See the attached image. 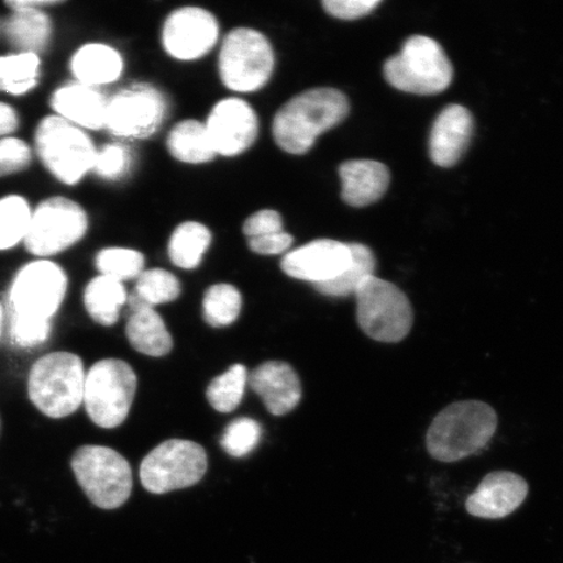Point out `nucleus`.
I'll return each mask as SVG.
<instances>
[{
    "label": "nucleus",
    "instance_id": "obj_1",
    "mask_svg": "<svg viewBox=\"0 0 563 563\" xmlns=\"http://www.w3.org/2000/svg\"><path fill=\"white\" fill-rule=\"evenodd\" d=\"M350 102L343 91L314 88L291 98L277 111L273 137L282 151L305 156L317 139L347 118Z\"/></svg>",
    "mask_w": 563,
    "mask_h": 563
},
{
    "label": "nucleus",
    "instance_id": "obj_2",
    "mask_svg": "<svg viewBox=\"0 0 563 563\" xmlns=\"http://www.w3.org/2000/svg\"><path fill=\"white\" fill-rule=\"evenodd\" d=\"M497 426L496 411L481 400L450 405L443 408L428 429V453L443 463L462 461L487 446Z\"/></svg>",
    "mask_w": 563,
    "mask_h": 563
},
{
    "label": "nucleus",
    "instance_id": "obj_3",
    "mask_svg": "<svg viewBox=\"0 0 563 563\" xmlns=\"http://www.w3.org/2000/svg\"><path fill=\"white\" fill-rule=\"evenodd\" d=\"M86 377L79 356L54 352L34 363L27 391L33 405L46 417L67 418L84 402Z\"/></svg>",
    "mask_w": 563,
    "mask_h": 563
},
{
    "label": "nucleus",
    "instance_id": "obj_4",
    "mask_svg": "<svg viewBox=\"0 0 563 563\" xmlns=\"http://www.w3.org/2000/svg\"><path fill=\"white\" fill-rule=\"evenodd\" d=\"M385 79L390 86L412 95H438L450 87L453 66L432 38L413 35L402 51L385 63Z\"/></svg>",
    "mask_w": 563,
    "mask_h": 563
},
{
    "label": "nucleus",
    "instance_id": "obj_5",
    "mask_svg": "<svg viewBox=\"0 0 563 563\" xmlns=\"http://www.w3.org/2000/svg\"><path fill=\"white\" fill-rule=\"evenodd\" d=\"M276 56L269 40L251 27H236L224 37L218 56L223 86L235 93H255L272 79Z\"/></svg>",
    "mask_w": 563,
    "mask_h": 563
},
{
    "label": "nucleus",
    "instance_id": "obj_6",
    "mask_svg": "<svg viewBox=\"0 0 563 563\" xmlns=\"http://www.w3.org/2000/svg\"><path fill=\"white\" fill-rule=\"evenodd\" d=\"M357 322L373 341L398 343L410 334L413 309L410 300L391 282L369 277L355 292Z\"/></svg>",
    "mask_w": 563,
    "mask_h": 563
},
{
    "label": "nucleus",
    "instance_id": "obj_7",
    "mask_svg": "<svg viewBox=\"0 0 563 563\" xmlns=\"http://www.w3.org/2000/svg\"><path fill=\"white\" fill-rule=\"evenodd\" d=\"M35 150L55 178L74 186L93 168L97 150L79 126L47 117L35 131Z\"/></svg>",
    "mask_w": 563,
    "mask_h": 563
},
{
    "label": "nucleus",
    "instance_id": "obj_8",
    "mask_svg": "<svg viewBox=\"0 0 563 563\" xmlns=\"http://www.w3.org/2000/svg\"><path fill=\"white\" fill-rule=\"evenodd\" d=\"M137 389L136 373L118 358H104L90 368L84 386V405L91 421L111 429L129 417Z\"/></svg>",
    "mask_w": 563,
    "mask_h": 563
},
{
    "label": "nucleus",
    "instance_id": "obj_9",
    "mask_svg": "<svg viewBox=\"0 0 563 563\" xmlns=\"http://www.w3.org/2000/svg\"><path fill=\"white\" fill-rule=\"evenodd\" d=\"M74 474L80 487L98 508H121L132 492V470L125 457L110 448L82 446L73 457Z\"/></svg>",
    "mask_w": 563,
    "mask_h": 563
},
{
    "label": "nucleus",
    "instance_id": "obj_10",
    "mask_svg": "<svg viewBox=\"0 0 563 563\" xmlns=\"http://www.w3.org/2000/svg\"><path fill=\"white\" fill-rule=\"evenodd\" d=\"M208 468L206 450L199 443L170 440L145 456L140 467L144 488L154 495L192 487Z\"/></svg>",
    "mask_w": 563,
    "mask_h": 563
},
{
    "label": "nucleus",
    "instance_id": "obj_11",
    "mask_svg": "<svg viewBox=\"0 0 563 563\" xmlns=\"http://www.w3.org/2000/svg\"><path fill=\"white\" fill-rule=\"evenodd\" d=\"M168 103L151 84H133L110 98L104 129L122 139L144 140L156 133L167 117Z\"/></svg>",
    "mask_w": 563,
    "mask_h": 563
},
{
    "label": "nucleus",
    "instance_id": "obj_12",
    "mask_svg": "<svg viewBox=\"0 0 563 563\" xmlns=\"http://www.w3.org/2000/svg\"><path fill=\"white\" fill-rule=\"evenodd\" d=\"M87 230L88 217L79 203L66 197H53L41 202L32 213L24 242L33 255L47 257L79 242Z\"/></svg>",
    "mask_w": 563,
    "mask_h": 563
},
{
    "label": "nucleus",
    "instance_id": "obj_13",
    "mask_svg": "<svg viewBox=\"0 0 563 563\" xmlns=\"http://www.w3.org/2000/svg\"><path fill=\"white\" fill-rule=\"evenodd\" d=\"M67 277L52 262L27 264L18 273L10 291V313L51 321L66 297Z\"/></svg>",
    "mask_w": 563,
    "mask_h": 563
},
{
    "label": "nucleus",
    "instance_id": "obj_14",
    "mask_svg": "<svg viewBox=\"0 0 563 563\" xmlns=\"http://www.w3.org/2000/svg\"><path fill=\"white\" fill-rule=\"evenodd\" d=\"M220 25L213 13L200 7H181L167 16L162 27V45L172 58L201 59L217 45Z\"/></svg>",
    "mask_w": 563,
    "mask_h": 563
},
{
    "label": "nucleus",
    "instance_id": "obj_15",
    "mask_svg": "<svg viewBox=\"0 0 563 563\" xmlns=\"http://www.w3.org/2000/svg\"><path fill=\"white\" fill-rule=\"evenodd\" d=\"M206 126L217 156L230 158L251 150L260 131L256 111L236 97L216 103Z\"/></svg>",
    "mask_w": 563,
    "mask_h": 563
},
{
    "label": "nucleus",
    "instance_id": "obj_16",
    "mask_svg": "<svg viewBox=\"0 0 563 563\" xmlns=\"http://www.w3.org/2000/svg\"><path fill=\"white\" fill-rule=\"evenodd\" d=\"M350 263V243L317 239L287 252L280 267L288 277L319 286L340 277Z\"/></svg>",
    "mask_w": 563,
    "mask_h": 563
},
{
    "label": "nucleus",
    "instance_id": "obj_17",
    "mask_svg": "<svg viewBox=\"0 0 563 563\" xmlns=\"http://www.w3.org/2000/svg\"><path fill=\"white\" fill-rule=\"evenodd\" d=\"M528 496V484L522 476L510 471H495L485 476L467 498L470 516L483 519H501L516 511Z\"/></svg>",
    "mask_w": 563,
    "mask_h": 563
},
{
    "label": "nucleus",
    "instance_id": "obj_18",
    "mask_svg": "<svg viewBox=\"0 0 563 563\" xmlns=\"http://www.w3.org/2000/svg\"><path fill=\"white\" fill-rule=\"evenodd\" d=\"M474 131L471 112L461 104H450L433 123L429 153L435 165L452 167L466 153Z\"/></svg>",
    "mask_w": 563,
    "mask_h": 563
},
{
    "label": "nucleus",
    "instance_id": "obj_19",
    "mask_svg": "<svg viewBox=\"0 0 563 563\" xmlns=\"http://www.w3.org/2000/svg\"><path fill=\"white\" fill-rule=\"evenodd\" d=\"M249 383L273 415L282 417L291 412L301 399L300 379L290 365L267 362L251 373Z\"/></svg>",
    "mask_w": 563,
    "mask_h": 563
},
{
    "label": "nucleus",
    "instance_id": "obj_20",
    "mask_svg": "<svg viewBox=\"0 0 563 563\" xmlns=\"http://www.w3.org/2000/svg\"><path fill=\"white\" fill-rule=\"evenodd\" d=\"M342 200L350 207L363 208L377 202L389 188L390 173L382 162L352 159L340 166Z\"/></svg>",
    "mask_w": 563,
    "mask_h": 563
},
{
    "label": "nucleus",
    "instance_id": "obj_21",
    "mask_svg": "<svg viewBox=\"0 0 563 563\" xmlns=\"http://www.w3.org/2000/svg\"><path fill=\"white\" fill-rule=\"evenodd\" d=\"M108 101L97 88L77 82L56 90L52 106L70 124L97 131L104 129Z\"/></svg>",
    "mask_w": 563,
    "mask_h": 563
},
{
    "label": "nucleus",
    "instance_id": "obj_22",
    "mask_svg": "<svg viewBox=\"0 0 563 563\" xmlns=\"http://www.w3.org/2000/svg\"><path fill=\"white\" fill-rule=\"evenodd\" d=\"M130 319L125 333L132 347L147 356H164L173 349V338L162 317L135 292L129 298Z\"/></svg>",
    "mask_w": 563,
    "mask_h": 563
},
{
    "label": "nucleus",
    "instance_id": "obj_23",
    "mask_svg": "<svg viewBox=\"0 0 563 563\" xmlns=\"http://www.w3.org/2000/svg\"><path fill=\"white\" fill-rule=\"evenodd\" d=\"M124 63L115 48L102 44L82 46L74 55L70 69L84 86L100 87L122 76Z\"/></svg>",
    "mask_w": 563,
    "mask_h": 563
},
{
    "label": "nucleus",
    "instance_id": "obj_24",
    "mask_svg": "<svg viewBox=\"0 0 563 563\" xmlns=\"http://www.w3.org/2000/svg\"><path fill=\"white\" fill-rule=\"evenodd\" d=\"M167 151L183 164L202 165L217 157L206 123L187 119L173 126L167 136Z\"/></svg>",
    "mask_w": 563,
    "mask_h": 563
},
{
    "label": "nucleus",
    "instance_id": "obj_25",
    "mask_svg": "<svg viewBox=\"0 0 563 563\" xmlns=\"http://www.w3.org/2000/svg\"><path fill=\"white\" fill-rule=\"evenodd\" d=\"M7 40L21 53H41L52 37V23L40 10L13 11L4 23Z\"/></svg>",
    "mask_w": 563,
    "mask_h": 563
},
{
    "label": "nucleus",
    "instance_id": "obj_26",
    "mask_svg": "<svg viewBox=\"0 0 563 563\" xmlns=\"http://www.w3.org/2000/svg\"><path fill=\"white\" fill-rule=\"evenodd\" d=\"M126 300L129 295L122 282L104 276L91 279L84 292L88 313L103 327L114 325Z\"/></svg>",
    "mask_w": 563,
    "mask_h": 563
},
{
    "label": "nucleus",
    "instance_id": "obj_27",
    "mask_svg": "<svg viewBox=\"0 0 563 563\" xmlns=\"http://www.w3.org/2000/svg\"><path fill=\"white\" fill-rule=\"evenodd\" d=\"M211 244V232L200 222L187 221L179 224L168 242V257L180 269H196Z\"/></svg>",
    "mask_w": 563,
    "mask_h": 563
},
{
    "label": "nucleus",
    "instance_id": "obj_28",
    "mask_svg": "<svg viewBox=\"0 0 563 563\" xmlns=\"http://www.w3.org/2000/svg\"><path fill=\"white\" fill-rule=\"evenodd\" d=\"M350 246L351 263L347 269L336 279L314 286L317 291L332 298L350 297L365 280L375 276L376 257L369 246L361 243H350Z\"/></svg>",
    "mask_w": 563,
    "mask_h": 563
},
{
    "label": "nucleus",
    "instance_id": "obj_29",
    "mask_svg": "<svg viewBox=\"0 0 563 563\" xmlns=\"http://www.w3.org/2000/svg\"><path fill=\"white\" fill-rule=\"evenodd\" d=\"M38 55L20 53L0 58V90L13 96L27 93L37 86Z\"/></svg>",
    "mask_w": 563,
    "mask_h": 563
},
{
    "label": "nucleus",
    "instance_id": "obj_30",
    "mask_svg": "<svg viewBox=\"0 0 563 563\" xmlns=\"http://www.w3.org/2000/svg\"><path fill=\"white\" fill-rule=\"evenodd\" d=\"M202 306L203 319L210 327H229L241 314L242 294L232 285L218 284L208 288Z\"/></svg>",
    "mask_w": 563,
    "mask_h": 563
},
{
    "label": "nucleus",
    "instance_id": "obj_31",
    "mask_svg": "<svg viewBox=\"0 0 563 563\" xmlns=\"http://www.w3.org/2000/svg\"><path fill=\"white\" fill-rule=\"evenodd\" d=\"M31 220L32 211L23 197L9 196L0 200V251L24 241Z\"/></svg>",
    "mask_w": 563,
    "mask_h": 563
},
{
    "label": "nucleus",
    "instance_id": "obj_32",
    "mask_svg": "<svg viewBox=\"0 0 563 563\" xmlns=\"http://www.w3.org/2000/svg\"><path fill=\"white\" fill-rule=\"evenodd\" d=\"M246 383H249V372L244 365H234L210 383L207 391L209 404L223 413L234 411L242 402Z\"/></svg>",
    "mask_w": 563,
    "mask_h": 563
},
{
    "label": "nucleus",
    "instance_id": "obj_33",
    "mask_svg": "<svg viewBox=\"0 0 563 563\" xmlns=\"http://www.w3.org/2000/svg\"><path fill=\"white\" fill-rule=\"evenodd\" d=\"M144 265L143 253L122 249V246L102 250L96 257V266L101 272V276L122 282V284L124 280L137 279L144 272Z\"/></svg>",
    "mask_w": 563,
    "mask_h": 563
},
{
    "label": "nucleus",
    "instance_id": "obj_34",
    "mask_svg": "<svg viewBox=\"0 0 563 563\" xmlns=\"http://www.w3.org/2000/svg\"><path fill=\"white\" fill-rule=\"evenodd\" d=\"M147 306L156 307L179 298L180 282L165 269H147L140 274L135 291Z\"/></svg>",
    "mask_w": 563,
    "mask_h": 563
},
{
    "label": "nucleus",
    "instance_id": "obj_35",
    "mask_svg": "<svg viewBox=\"0 0 563 563\" xmlns=\"http://www.w3.org/2000/svg\"><path fill=\"white\" fill-rule=\"evenodd\" d=\"M262 439V427L256 420L241 418L231 422L222 435L221 445L231 456L250 454Z\"/></svg>",
    "mask_w": 563,
    "mask_h": 563
},
{
    "label": "nucleus",
    "instance_id": "obj_36",
    "mask_svg": "<svg viewBox=\"0 0 563 563\" xmlns=\"http://www.w3.org/2000/svg\"><path fill=\"white\" fill-rule=\"evenodd\" d=\"M133 165V156L123 144H109L97 151L93 170L104 180H121L129 175Z\"/></svg>",
    "mask_w": 563,
    "mask_h": 563
},
{
    "label": "nucleus",
    "instance_id": "obj_37",
    "mask_svg": "<svg viewBox=\"0 0 563 563\" xmlns=\"http://www.w3.org/2000/svg\"><path fill=\"white\" fill-rule=\"evenodd\" d=\"M31 162V147L23 140L0 139V178L25 170Z\"/></svg>",
    "mask_w": 563,
    "mask_h": 563
},
{
    "label": "nucleus",
    "instance_id": "obj_38",
    "mask_svg": "<svg viewBox=\"0 0 563 563\" xmlns=\"http://www.w3.org/2000/svg\"><path fill=\"white\" fill-rule=\"evenodd\" d=\"M11 334L21 347H33L45 342L51 334V321L27 319L10 313Z\"/></svg>",
    "mask_w": 563,
    "mask_h": 563
},
{
    "label": "nucleus",
    "instance_id": "obj_39",
    "mask_svg": "<svg viewBox=\"0 0 563 563\" xmlns=\"http://www.w3.org/2000/svg\"><path fill=\"white\" fill-rule=\"evenodd\" d=\"M284 231V220L277 210L263 209L246 218L243 232L246 239L277 234Z\"/></svg>",
    "mask_w": 563,
    "mask_h": 563
},
{
    "label": "nucleus",
    "instance_id": "obj_40",
    "mask_svg": "<svg viewBox=\"0 0 563 563\" xmlns=\"http://www.w3.org/2000/svg\"><path fill=\"white\" fill-rule=\"evenodd\" d=\"M382 4V0H325L323 9L330 16L341 20H356L369 15Z\"/></svg>",
    "mask_w": 563,
    "mask_h": 563
},
{
    "label": "nucleus",
    "instance_id": "obj_41",
    "mask_svg": "<svg viewBox=\"0 0 563 563\" xmlns=\"http://www.w3.org/2000/svg\"><path fill=\"white\" fill-rule=\"evenodd\" d=\"M294 236L287 234L285 231L277 232V234L249 239L250 250L257 253V255L264 256L282 255V253L290 250Z\"/></svg>",
    "mask_w": 563,
    "mask_h": 563
},
{
    "label": "nucleus",
    "instance_id": "obj_42",
    "mask_svg": "<svg viewBox=\"0 0 563 563\" xmlns=\"http://www.w3.org/2000/svg\"><path fill=\"white\" fill-rule=\"evenodd\" d=\"M19 126L16 111L11 106L0 102V136L11 135Z\"/></svg>",
    "mask_w": 563,
    "mask_h": 563
},
{
    "label": "nucleus",
    "instance_id": "obj_43",
    "mask_svg": "<svg viewBox=\"0 0 563 563\" xmlns=\"http://www.w3.org/2000/svg\"><path fill=\"white\" fill-rule=\"evenodd\" d=\"M56 0H13V2H7L13 11L21 10H40L44 7L59 4Z\"/></svg>",
    "mask_w": 563,
    "mask_h": 563
},
{
    "label": "nucleus",
    "instance_id": "obj_44",
    "mask_svg": "<svg viewBox=\"0 0 563 563\" xmlns=\"http://www.w3.org/2000/svg\"><path fill=\"white\" fill-rule=\"evenodd\" d=\"M3 321H4V309L2 302H0V336H2L3 332Z\"/></svg>",
    "mask_w": 563,
    "mask_h": 563
}]
</instances>
